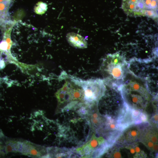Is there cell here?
<instances>
[{"label":"cell","mask_w":158,"mask_h":158,"mask_svg":"<svg viewBox=\"0 0 158 158\" xmlns=\"http://www.w3.org/2000/svg\"><path fill=\"white\" fill-rule=\"evenodd\" d=\"M20 141L9 140L6 143L5 151L6 153L11 152H18Z\"/></svg>","instance_id":"cell-15"},{"label":"cell","mask_w":158,"mask_h":158,"mask_svg":"<svg viewBox=\"0 0 158 158\" xmlns=\"http://www.w3.org/2000/svg\"><path fill=\"white\" fill-rule=\"evenodd\" d=\"M123 100L129 108L144 112L151 100L145 87L135 80H128L119 87Z\"/></svg>","instance_id":"cell-1"},{"label":"cell","mask_w":158,"mask_h":158,"mask_svg":"<svg viewBox=\"0 0 158 158\" xmlns=\"http://www.w3.org/2000/svg\"><path fill=\"white\" fill-rule=\"evenodd\" d=\"M148 122L130 125L123 129L114 144L121 145L139 141L144 128Z\"/></svg>","instance_id":"cell-7"},{"label":"cell","mask_w":158,"mask_h":158,"mask_svg":"<svg viewBox=\"0 0 158 158\" xmlns=\"http://www.w3.org/2000/svg\"><path fill=\"white\" fill-rule=\"evenodd\" d=\"M66 148L51 147L47 148V157H70L72 154L71 151Z\"/></svg>","instance_id":"cell-12"},{"label":"cell","mask_w":158,"mask_h":158,"mask_svg":"<svg viewBox=\"0 0 158 158\" xmlns=\"http://www.w3.org/2000/svg\"><path fill=\"white\" fill-rule=\"evenodd\" d=\"M145 9L157 10L158 0H143Z\"/></svg>","instance_id":"cell-16"},{"label":"cell","mask_w":158,"mask_h":158,"mask_svg":"<svg viewBox=\"0 0 158 158\" xmlns=\"http://www.w3.org/2000/svg\"><path fill=\"white\" fill-rule=\"evenodd\" d=\"M143 15L156 20L158 18L157 11L152 10L144 9L143 12Z\"/></svg>","instance_id":"cell-18"},{"label":"cell","mask_w":158,"mask_h":158,"mask_svg":"<svg viewBox=\"0 0 158 158\" xmlns=\"http://www.w3.org/2000/svg\"><path fill=\"white\" fill-rule=\"evenodd\" d=\"M113 156L117 158L152 157L150 151L140 141L121 145L114 144Z\"/></svg>","instance_id":"cell-6"},{"label":"cell","mask_w":158,"mask_h":158,"mask_svg":"<svg viewBox=\"0 0 158 158\" xmlns=\"http://www.w3.org/2000/svg\"><path fill=\"white\" fill-rule=\"evenodd\" d=\"M71 80L80 86L84 91V100L89 106L97 104L105 93L106 88L103 81L101 79L83 80L73 77Z\"/></svg>","instance_id":"cell-4"},{"label":"cell","mask_w":158,"mask_h":158,"mask_svg":"<svg viewBox=\"0 0 158 158\" xmlns=\"http://www.w3.org/2000/svg\"><path fill=\"white\" fill-rule=\"evenodd\" d=\"M66 38L70 44L74 47L85 49L87 47V44L85 39L78 34L74 32L68 33Z\"/></svg>","instance_id":"cell-11"},{"label":"cell","mask_w":158,"mask_h":158,"mask_svg":"<svg viewBox=\"0 0 158 158\" xmlns=\"http://www.w3.org/2000/svg\"><path fill=\"white\" fill-rule=\"evenodd\" d=\"M56 97L60 104L70 101V82L66 81L62 88L56 94Z\"/></svg>","instance_id":"cell-13"},{"label":"cell","mask_w":158,"mask_h":158,"mask_svg":"<svg viewBox=\"0 0 158 158\" xmlns=\"http://www.w3.org/2000/svg\"><path fill=\"white\" fill-rule=\"evenodd\" d=\"M2 149V146L1 142L0 141V150Z\"/></svg>","instance_id":"cell-21"},{"label":"cell","mask_w":158,"mask_h":158,"mask_svg":"<svg viewBox=\"0 0 158 158\" xmlns=\"http://www.w3.org/2000/svg\"><path fill=\"white\" fill-rule=\"evenodd\" d=\"M84 148L83 154L88 157H98L103 155L115 143L118 134L115 131L102 129L92 130Z\"/></svg>","instance_id":"cell-3"},{"label":"cell","mask_w":158,"mask_h":158,"mask_svg":"<svg viewBox=\"0 0 158 158\" xmlns=\"http://www.w3.org/2000/svg\"><path fill=\"white\" fill-rule=\"evenodd\" d=\"M122 8L128 15L136 17L143 16V0H122Z\"/></svg>","instance_id":"cell-10"},{"label":"cell","mask_w":158,"mask_h":158,"mask_svg":"<svg viewBox=\"0 0 158 158\" xmlns=\"http://www.w3.org/2000/svg\"><path fill=\"white\" fill-rule=\"evenodd\" d=\"M5 66L4 61L1 59H0V68H3Z\"/></svg>","instance_id":"cell-20"},{"label":"cell","mask_w":158,"mask_h":158,"mask_svg":"<svg viewBox=\"0 0 158 158\" xmlns=\"http://www.w3.org/2000/svg\"><path fill=\"white\" fill-rule=\"evenodd\" d=\"M8 43L6 40H4L0 43V50L2 51H6L8 49Z\"/></svg>","instance_id":"cell-19"},{"label":"cell","mask_w":158,"mask_h":158,"mask_svg":"<svg viewBox=\"0 0 158 158\" xmlns=\"http://www.w3.org/2000/svg\"><path fill=\"white\" fill-rule=\"evenodd\" d=\"M139 141L150 151L152 157L158 152V131L156 126L148 122L145 126Z\"/></svg>","instance_id":"cell-8"},{"label":"cell","mask_w":158,"mask_h":158,"mask_svg":"<svg viewBox=\"0 0 158 158\" xmlns=\"http://www.w3.org/2000/svg\"><path fill=\"white\" fill-rule=\"evenodd\" d=\"M12 0H0V25L5 23L8 18V11Z\"/></svg>","instance_id":"cell-14"},{"label":"cell","mask_w":158,"mask_h":158,"mask_svg":"<svg viewBox=\"0 0 158 158\" xmlns=\"http://www.w3.org/2000/svg\"><path fill=\"white\" fill-rule=\"evenodd\" d=\"M18 152L34 157H47V148L27 141H20Z\"/></svg>","instance_id":"cell-9"},{"label":"cell","mask_w":158,"mask_h":158,"mask_svg":"<svg viewBox=\"0 0 158 158\" xmlns=\"http://www.w3.org/2000/svg\"><path fill=\"white\" fill-rule=\"evenodd\" d=\"M127 68L124 57L117 53L106 56L101 67L105 81L113 86L119 88L125 80Z\"/></svg>","instance_id":"cell-2"},{"label":"cell","mask_w":158,"mask_h":158,"mask_svg":"<svg viewBox=\"0 0 158 158\" xmlns=\"http://www.w3.org/2000/svg\"><path fill=\"white\" fill-rule=\"evenodd\" d=\"M119 94L112 93L107 96L106 104L99 106L98 109L104 117L116 121L118 123L128 109L121 92Z\"/></svg>","instance_id":"cell-5"},{"label":"cell","mask_w":158,"mask_h":158,"mask_svg":"<svg viewBox=\"0 0 158 158\" xmlns=\"http://www.w3.org/2000/svg\"><path fill=\"white\" fill-rule=\"evenodd\" d=\"M47 9V5L46 3L40 2L37 4L35 10L37 13L42 14L45 13Z\"/></svg>","instance_id":"cell-17"}]
</instances>
